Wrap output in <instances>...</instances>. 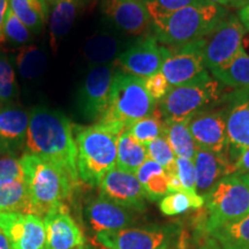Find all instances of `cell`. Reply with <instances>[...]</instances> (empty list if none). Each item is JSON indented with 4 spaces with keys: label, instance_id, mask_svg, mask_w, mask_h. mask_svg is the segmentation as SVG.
<instances>
[{
    "label": "cell",
    "instance_id": "1",
    "mask_svg": "<svg viewBox=\"0 0 249 249\" xmlns=\"http://www.w3.org/2000/svg\"><path fill=\"white\" fill-rule=\"evenodd\" d=\"M24 154L45 158L57 164L79 183L77 150L74 126L71 121L58 110L36 107L30 112Z\"/></svg>",
    "mask_w": 249,
    "mask_h": 249
},
{
    "label": "cell",
    "instance_id": "2",
    "mask_svg": "<svg viewBox=\"0 0 249 249\" xmlns=\"http://www.w3.org/2000/svg\"><path fill=\"white\" fill-rule=\"evenodd\" d=\"M126 129L118 123H96L76 127L77 173L80 181L98 186L103 177L117 166L118 140Z\"/></svg>",
    "mask_w": 249,
    "mask_h": 249
},
{
    "label": "cell",
    "instance_id": "3",
    "mask_svg": "<svg viewBox=\"0 0 249 249\" xmlns=\"http://www.w3.org/2000/svg\"><path fill=\"white\" fill-rule=\"evenodd\" d=\"M34 214L44 217L50 210L65 204L77 183L57 164L31 154L20 158Z\"/></svg>",
    "mask_w": 249,
    "mask_h": 249
},
{
    "label": "cell",
    "instance_id": "4",
    "mask_svg": "<svg viewBox=\"0 0 249 249\" xmlns=\"http://www.w3.org/2000/svg\"><path fill=\"white\" fill-rule=\"evenodd\" d=\"M226 17L225 7L211 2L189 6L152 21L154 36L158 42L177 49L201 40Z\"/></svg>",
    "mask_w": 249,
    "mask_h": 249
},
{
    "label": "cell",
    "instance_id": "5",
    "mask_svg": "<svg viewBox=\"0 0 249 249\" xmlns=\"http://www.w3.org/2000/svg\"><path fill=\"white\" fill-rule=\"evenodd\" d=\"M222 85L207 71L191 83L171 87L166 96L160 101V111L164 120L169 123L187 120L209 110L225 97Z\"/></svg>",
    "mask_w": 249,
    "mask_h": 249
},
{
    "label": "cell",
    "instance_id": "6",
    "mask_svg": "<svg viewBox=\"0 0 249 249\" xmlns=\"http://www.w3.org/2000/svg\"><path fill=\"white\" fill-rule=\"evenodd\" d=\"M156 103L145 89L144 79L116 71L107 113L99 123H118L127 128L150 116L157 107Z\"/></svg>",
    "mask_w": 249,
    "mask_h": 249
},
{
    "label": "cell",
    "instance_id": "7",
    "mask_svg": "<svg viewBox=\"0 0 249 249\" xmlns=\"http://www.w3.org/2000/svg\"><path fill=\"white\" fill-rule=\"evenodd\" d=\"M204 200V231L208 234L249 214V186L239 174L224 177Z\"/></svg>",
    "mask_w": 249,
    "mask_h": 249
},
{
    "label": "cell",
    "instance_id": "8",
    "mask_svg": "<svg viewBox=\"0 0 249 249\" xmlns=\"http://www.w3.org/2000/svg\"><path fill=\"white\" fill-rule=\"evenodd\" d=\"M96 240L107 249H179L181 227L178 224L127 227L96 233Z\"/></svg>",
    "mask_w": 249,
    "mask_h": 249
},
{
    "label": "cell",
    "instance_id": "9",
    "mask_svg": "<svg viewBox=\"0 0 249 249\" xmlns=\"http://www.w3.org/2000/svg\"><path fill=\"white\" fill-rule=\"evenodd\" d=\"M246 28L238 17L224 18L201 39L205 68L211 71L225 66L244 49Z\"/></svg>",
    "mask_w": 249,
    "mask_h": 249
},
{
    "label": "cell",
    "instance_id": "10",
    "mask_svg": "<svg viewBox=\"0 0 249 249\" xmlns=\"http://www.w3.org/2000/svg\"><path fill=\"white\" fill-rule=\"evenodd\" d=\"M114 74L116 62L89 68L77 96V107L83 119L92 123L103 119L110 102Z\"/></svg>",
    "mask_w": 249,
    "mask_h": 249
},
{
    "label": "cell",
    "instance_id": "11",
    "mask_svg": "<svg viewBox=\"0 0 249 249\" xmlns=\"http://www.w3.org/2000/svg\"><path fill=\"white\" fill-rule=\"evenodd\" d=\"M170 49L158 43L155 36H145L121 52L116 64L121 71L147 79L160 73Z\"/></svg>",
    "mask_w": 249,
    "mask_h": 249
},
{
    "label": "cell",
    "instance_id": "12",
    "mask_svg": "<svg viewBox=\"0 0 249 249\" xmlns=\"http://www.w3.org/2000/svg\"><path fill=\"white\" fill-rule=\"evenodd\" d=\"M189 132L196 147L229 157V139L226 129V112L223 108H209L189 119Z\"/></svg>",
    "mask_w": 249,
    "mask_h": 249
},
{
    "label": "cell",
    "instance_id": "13",
    "mask_svg": "<svg viewBox=\"0 0 249 249\" xmlns=\"http://www.w3.org/2000/svg\"><path fill=\"white\" fill-rule=\"evenodd\" d=\"M0 229L12 249H45L46 230L43 218L36 214L0 213Z\"/></svg>",
    "mask_w": 249,
    "mask_h": 249
},
{
    "label": "cell",
    "instance_id": "14",
    "mask_svg": "<svg viewBox=\"0 0 249 249\" xmlns=\"http://www.w3.org/2000/svg\"><path fill=\"white\" fill-rule=\"evenodd\" d=\"M201 51V40L177 49H170V54L161 65L160 73L171 87L191 83L207 73Z\"/></svg>",
    "mask_w": 249,
    "mask_h": 249
},
{
    "label": "cell",
    "instance_id": "15",
    "mask_svg": "<svg viewBox=\"0 0 249 249\" xmlns=\"http://www.w3.org/2000/svg\"><path fill=\"white\" fill-rule=\"evenodd\" d=\"M98 187L101 195L113 203L130 210H145L147 196L134 173L126 172L116 166L103 177Z\"/></svg>",
    "mask_w": 249,
    "mask_h": 249
},
{
    "label": "cell",
    "instance_id": "16",
    "mask_svg": "<svg viewBox=\"0 0 249 249\" xmlns=\"http://www.w3.org/2000/svg\"><path fill=\"white\" fill-rule=\"evenodd\" d=\"M46 230L45 249L85 248L86 238L66 204H60L43 217Z\"/></svg>",
    "mask_w": 249,
    "mask_h": 249
},
{
    "label": "cell",
    "instance_id": "17",
    "mask_svg": "<svg viewBox=\"0 0 249 249\" xmlns=\"http://www.w3.org/2000/svg\"><path fill=\"white\" fill-rule=\"evenodd\" d=\"M226 129L229 152L249 147V89H234L226 93Z\"/></svg>",
    "mask_w": 249,
    "mask_h": 249
},
{
    "label": "cell",
    "instance_id": "18",
    "mask_svg": "<svg viewBox=\"0 0 249 249\" xmlns=\"http://www.w3.org/2000/svg\"><path fill=\"white\" fill-rule=\"evenodd\" d=\"M102 11L108 20L129 35H142L152 26L143 0H102Z\"/></svg>",
    "mask_w": 249,
    "mask_h": 249
},
{
    "label": "cell",
    "instance_id": "19",
    "mask_svg": "<svg viewBox=\"0 0 249 249\" xmlns=\"http://www.w3.org/2000/svg\"><path fill=\"white\" fill-rule=\"evenodd\" d=\"M85 213L87 222L96 233L119 231L135 223L132 210L113 203L102 195L88 202Z\"/></svg>",
    "mask_w": 249,
    "mask_h": 249
},
{
    "label": "cell",
    "instance_id": "20",
    "mask_svg": "<svg viewBox=\"0 0 249 249\" xmlns=\"http://www.w3.org/2000/svg\"><path fill=\"white\" fill-rule=\"evenodd\" d=\"M30 113L23 108L0 107V155L14 156L24 148Z\"/></svg>",
    "mask_w": 249,
    "mask_h": 249
},
{
    "label": "cell",
    "instance_id": "21",
    "mask_svg": "<svg viewBox=\"0 0 249 249\" xmlns=\"http://www.w3.org/2000/svg\"><path fill=\"white\" fill-rule=\"evenodd\" d=\"M194 165L196 171V192L203 197L224 177L234 174L233 165L229 157L198 148L196 150Z\"/></svg>",
    "mask_w": 249,
    "mask_h": 249
},
{
    "label": "cell",
    "instance_id": "22",
    "mask_svg": "<svg viewBox=\"0 0 249 249\" xmlns=\"http://www.w3.org/2000/svg\"><path fill=\"white\" fill-rule=\"evenodd\" d=\"M85 0H54L50 14V43L53 51L57 50L59 42L66 36L75 21L80 8Z\"/></svg>",
    "mask_w": 249,
    "mask_h": 249
},
{
    "label": "cell",
    "instance_id": "23",
    "mask_svg": "<svg viewBox=\"0 0 249 249\" xmlns=\"http://www.w3.org/2000/svg\"><path fill=\"white\" fill-rule=\"evenodd\" d=\"M121 42L111 33H96L86 40L82 55L91 66L112 64L119 57Z\"/></svg>",
    "mask_w": 249,
    "mask_h": 249
},
{
    "label": "cell",
    "instance_id": "24",
    "mask_svg": "<svg viewBox=\"0 0 249 249\" xmlns=\"http://www.w3.org/2000/svg\"><path fill=\"white\" fill-rule=\"evenodd\" d=\"M0 213L34 214L26 180H0Z\"/></svg>",
    "mask_w": 249,
    "mask_h": 249
},
{
    "label": "cell",
    "instance_id": "25",
    "mask_svg": "<svg viewBox=\"0 0 249 249\" xmlns=\"http://www.w3.org/2000/svg\"><path fill=\"white\" fill-rule=\"evenodd\" d=\"M135 176L141 182L148 200H161L165 195L169 194V177L163 167L156 161L148 158Z\"/></svg>",
    "mask_w": 249,
    "mask_h": 249
},
{
    "label": "cell",
    "instance_id": "26",
    "mask_svg": "<svg viewBox=\"0 0 249 249\" xmlns=\"http://www.w3.org/2000/svg\"><path fill=\"white\" fill-rule=\"evenodd\" d=\"M147 160L148 154L145 145L134 140L127 128L124 129L118 140V169L135 174Z\"/></svg>",
    "mask_w": 249,
    "mask_h": 249
},
{
    "label": "cell",
    "instance_id": "27",
    "mask_svg": "<svg viewBox=\"0 0 249 249\" xmlns=\"http://www.w3.org/2000/svg\"><path fill=\"white\" fill-rule=\"evenodd\" d=\"M9 8L34 34L43 29L49 18V6L45 0H9Z\"/></svg>",
    "mask_w": 249,
    "mask_h": 249
},
{
    "label": "cell",
    "instance_id": "28",
    "mask_svg": "<svg viewBox=\"0 0 249 249\" xmlns=\"http://www.w3.org/2000/svg\"><path fill=\"white\" fill-rule=\"evenodd\" d=\"M211 73L224 86L234 89H249V55L242 49L233 60Z\"/></svg>",
    "mask_w": 249,
    "mask_h": 249
},
{
    "label": "cell",
    "instance_id": "29",
    "mask_svg": "<svg viewBox=\"0 0 249 249\" xmlns=\"http://www.w3.org/2000/svg\"><path fill=\"white\" fill-rule=\"evenodd\" d=\"M165 123H166V127H165L164 135L166 136L176 157L186 158V160L194 161L197 147L189 132V119L171 121V123L165 121Z\"/></svg>",
    "mask_w": 249,
    "mask_h": 249
},
{
    "label": "cell",
    "instance_id": "30",
    "mask_svg": "<svg viewBox=\"0 0 249 249\" xmlns=\"http://www.w3.org/2000/svg\"><path fill=\"white\" fill-rule=\"evenodd\" d=\"M220 249H249V214L211 233Z\"/></svg>",
    "mask_w": 249,
    "mask_h": 249
},
{
    "label": "cell",
    "instance_id": "31",
    "mask_svg": "<svg viewBox=\"0 0 249 249\" xmlns=\"http://www.w3.org/2000/svg\"><path fill=\"white\" fill-rule=\"evenodd\" d=\"M18 71L23 79L35 80L45 71L46 55L36 45H24L15 58Z\"/></svg>",
    "mask_w": 249,
    "mask_h": 249
},
{
    "label": "cell",
    "instance_id": "32",
    "mask_svg": "<svg viewBox=\"0 0 249 249\" xmlns=\"http://www.w3.org/2000/svg\"><path fill=\"white\" fill-rule=\"evenodd\" d=\"M165 123L163 116H161L160 107H156L150 116L140 119L127 127L130 135L134 140L143 145H147L154 140L165 134Z\"/></svg>",
    "mask_w": 249,
    "mask_h": 249
},
{
    "label": "cell",
    "instance_id": "33",
    "mask_svg": "<svg viewBox=\"0 0 249 249\" xmlns=\"http://www.w3.org/2000/svg\"><path fill=\"white\" fill-rule=\"evenodd\" d=\"M205 203L203 196L196 192H177L165 195L160 202V209L166 216H177L189 209H200Z\"/></svg>",
    "mask_w": 249,
    "mask_h": 249
},
{
    "label": "cell",
    "instance_id": "34",
    "mask_svg": "<svg viewBox=\"0 0 249 249\" xmlns=\"http://www.w3.org/2000/svg\"><path fill=\"white\" fill-rule=\"evenodd\" d=\"M149 160L156 161L163 167L167 176H178L177 157L171 148L166 136L161 135L145 145Z\"/></svg>",
    "mask_w": 249,
    "mask_h": 249
},
{
    "label": "cell",
    "instance_id": "35",
    "mask_svg": "<svg viewBox=\"0 0 249 249\" xmlns=\"http://www.w3.org/2000/svg\"><path fill=\"white\" fill-rule=\"evenodd\" d=\"M15 71L6 54L0 51V107H8L18 96Z\"/></svg>",
    "mask_w": 249,
    "mask_h": 249
},
{
    "label": "cell",
    "instance_id": "36",
    "mask_svg": "<svg viewBox=\"0 0 249 249\" xmlns=\"http://www.w3.org/2000/svg\"><path fill=\"white\" fill-rule=\"evenodd\" d=\"M205 0H148L145 1L151 20L165 18L180 9L205 4Z\"/></svg>",
    "mask_w": 249,
    "mask_h": 249
},
{
    "label": "cell",
    "instance_id": "37",
    "mask_svg": "<svg viewBox=\"0 0 249 249\" xmlns=\"http://www.w3.org/2000/svg\"><path fill=\"white\" fill-rule=\"evenodd\" d=\"M31 31L21 22L20 18L8 7L4 22L5 38L15 45H27L31 39Z\"/></svg>",
    "mask_w": 249,
    "mask_h": 249
},
{
    "label": "cell",
    "instance_id": "38",
    "mask_svg": "<svg viewBox=\"0 0 249 249\" xmlns=\"http://www.w3.org/2000/svg\"><path fill=\"white\" fill-rule=\"evenodd\" d=\"M5 179H24L21 160L14 156L0 155V180Z\"/></svg>",
    "mask_w": 249,
    "mask_h": 249
},
{
    "label": "cell",
    "instance_id": "39",
    "mask_svg": "<svg viewBox=\"0 0 249 249\" xmlns=\"http://www.w3.org/2000/svg\"><path fill=\"white\" fill-rule=\"evenodd\" d=\"M177 166H178V177L183 188L189 192H196V171L194 161L177 157Z\"/></svg>",
    "mask_w": 249,
    "mask_h": 249
},
{
    "label": "cell",
    "instance_id": "40",
    "mask_svg": "<svg viewBox=\"0 0 249 249\" xmlns=\"http://www.w3.org/2000/svg\"><path fill=\"white\" fill-rule=\"evenodd\" d=\"M144 82L145 89L148 90L149 95H150L156 102L161 101L171 89L169 81L166 80V77H165L160 71L155 74V75L144 79Z\"/></svg>",
    "mask_w": 249,
    "mask_h": 249
},
{
    "label": "cell",
    "instance_id": "41",
    "mask_svg": "<svg viewBox=\"0 0 249 249\" xmlns=\"http://www.w3.org/2000/svg\"><path fill=\"white\" fill-rule=\"evenodd\" d=\"M229 158L233 165L234 174L249 173V147L238 151L229 152Z\"/></svg>",
    "mask_w": 249,
    "mask_h": 249
},
{
    "label": "cell",
    "instance_id": "42",
    "mask_svg": "<svg viewBox=\"0 0 249 249\" xmlns=\"http://www.w3.org/2000/svg\"><path fill=\"white\" fill-rule=\"evenodd\" d=\"M9 7V0H0V44L5 42L4 35V22L5 17Z\"/></svg>",
    "mask_w": 249,
    "mask_h": 249
},
{
    "label": "cell",
    "instance_id": "43",
    "mask_svg": "<svg viewBox=\"0 0 249 249\" xmlns=\"http://www.w3.org/2000/svg\"><path fill=\"white\" fill-rule=\"evenodd\" d=\"M239 18H240L242 24L245 26L246 30L249 31V4L240 9V12H239Z\"/></svg>",
    "mask_w": 249,
    "mask_h": 249
},
{
    "label": "cell",
    "instance_id": "44",
    "mask_svg": "<svg viewBox=\"0 0 249 249\" xmlns=\"http://www.w3.org/2000/svg\"><path fill=\"white\" fill-rule=\"evenodd\" d=\"M197 249H220V247L213 238H210L207 239V240H205Z\"/></svg>",
    "mask_w": 249,
    "mask_h": 249
},
{
    "label": "cell",
    "instance_id": "45",
    "mask_svg": "<svg viewBox=\"0 0 249 249\" xmlns=\"http://www.w3.org/2000/svg\"><path fill=\"white\" fill-rule=\"evenodd\" d=\"M0 249H12V246L9 244L7 236L5 235L1 229H0Z\"/></svg>",
    "mask_w": 249,
    "mask_h": 249
},
{
    "label": "cell",
    "instance_id": "46",
    "mask_svg": "<svg viewBox=\"0 0 249 249\" xmlns=\"http://www.w3.org/2000/svg\"><path fill=\"white\" fill-rule=\"evenodd\" d=\"M207 2H211V4H216L223 7H231L232 0H205Z\"/></svg>",
    "mask_w": 249,
    "mask_h": 249
},
{
    "label": "cell",
    "instance_id": "47",
    "mask_svg": "<svg viewBox=\"0 0 249 249\" xmlns=\"http://www.w3.org/2000/svg\"><path fill=\"white\" fill-rule=\"evenodd\" d=\"M241 178H242V180H244V181L247 183V185L249 186V173H246V174H241Z\"/></svg>",
    "mask_w": 249,
    "mask_h": 249
},
{
    "label": "cell",
    "instance_id": "48",
    "mask_svg": "<svg viewBox=\"0 0 249 249\" xmlns=\"http://www.w3.org/2000/svg\"><path fill=\"white\" fill-rule=\"evenodd\" d=\"M45 1H46V2H48V4H49V2H51V4H52V2H53V1H54V0H45Z\"/></svg>",
    "mask_w": 249,
    "mask_h": 249
},
{
    "label": "cell",
    "instance_id": "49",
    "mask_svg": "<svg viewBox=\"0 0 249 249\" xmlns=\"http://www.w3.org/2000/svg\"><path fill=\"white\" fill-rule=\"evenodd\" d=\"M143 1H148V0H143Z\"/></svg>",
    "mask_w": 249,
    "mask_h": 249
},
{
    "label": "cell",
    "instance_id": "50",
    "mask_svg": "<svg viewBox=\"0 0 249 249\" xmlns=\"http://www.w3.org/2000/svg\"><path fill=\"white\" fill-rule=\"evenodd\" d=\"M80 249H86V247L85 248H80Z\"/></svg>",
    "mask_w": 249,
    "mask_h": 249
}]
</instances>
